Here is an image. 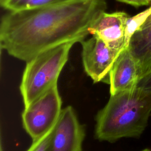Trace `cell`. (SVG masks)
Returning a JSON list of instances; mask_svg holds the SVG:
<instances>
[{"label": "cell", "mask_w": 151, "mask_h": 151, "mask_svg": "<svg viewBox=\"0 0 151 151\" xmlns=\"http://www.w3.org/2000/svg\"><path fill=\"white\" fill-rule=\"evenodd\" d=\"M106 8V0H67L9 12L1 21V46L11 56L28 62L57 45L84 40Z\"/></svg>", "instance_id": "6da1fadb"}, {"label": "cell", "mask_w": 151, "mask_h": 151, "mask_svg": "<svg viewBox=\"0 0 151 151\" xmlns=\"http://www.w3.org/2000/svg\"><path fill=\"white\" fill-rule=\"evenodd\" d=\"M151 113V93L137 86L110 97L96 117V137L114 142L137 137L144 132Z\"/></svg>", "instance_id": "7a4b0ae2"}, {"label": "cell", "mask_w": 151, "mask_h": 151, "mask_svg": "<svg viewBox=\"0 0 151 151\" xmlns=\"http://www.w3.org/2000/svg\"><path fill=\"white\" fill-rule=\"evenodd\" d=\"M75 43L70 41L57 45L26 62L19 87L25 107L57 84L59 75Z\"/></svg>", "instance_id": "3957f363"}, {"label": "cell", "mask_w": 151, "mask_h": 151, "mask_svg": "<svg viewBox=\"0 0 151 151\" xmlns=\"http://www.w3.org/2000/svg\"><path fill=\"white\" fill-rule=\"evenodd\" d=\"M61 104L57 84H55L25 107L22 114L23 126L32 142L54 127L61 114Z\"/></svg>", "instance_id": "277c9868"}, {"label": "cell", "mask_w": 151, "mask_h": 151, "mask_svg": "<svg viewBox=\"0 0 151 151\" xmlns=\"http://www.w3.org/2000/svg\"><path fill=\"white\" fill-rule=\"evenodd\" d=\"M82 60L84 70L94 83L102 81L109 73L122 52L109 47L98 37H92L81 42Z\"/></svg>", "instance_id": "5b68a950"}, {"label": "cell", "mask_w": 151, "mask_h": 151, "mask_svg": "<svg viewBox=\"0 0 151 151\" xmlns=\"http://www.w3.org/2000/svg\"><path fill=\"white\" fill-rule=\"evenodd\" d=\"M85 137L84 126L78 121L74 109H62L54 127L48 151H81Z\"/></svg>", "instance_id": "8992f818"}, {"label": "cell", "mask_w": 151, "mask_h": 151, "mask_svg": "<svg viewBox=\"0 0 151 151\" xmlns=\"http://www.w3.org/2000/svg\"><path fill=\"white\" fill-rule=\"evenodd\" d=\"M130 16L123 11L104 12L89 29V33L101 40L109 47L122 51L126 48L124 34Z\"/></svg>", "instance_id": "52a82bcc"}, {"label": "cell", "mask_w": 151, "mask_h": 151, "mask_svg": "<svg viewBox=\"0 0 151 151\" xmlns=\"http://www.w3.org/2000/svg\"><path fill=\"white\" fill-rule=\"evenodd\" d=\"M109 76L110 95L132 89L137 86L139 80L137 68L127 48L120 54Z\"/></svg>", "instance_id": "ba28073f"}, {"label": "cell", "mask_w": 151, "mask_h": 151, "mask_svg": "<svg viewBox=\"0 0 151 151\" xmlns=\"http://www.w3.org/2000/svg\"><path fill=\"white\" fill-rule=\"evenodd\" d=\"M127 49L136 64L140 80L151 71V27L136 31Z\"/></svg>", "instance_id": "9c48e42d"}, {"label": "cell", "mask_w": 151, "mask_h": 151, "mask_svg": "<svg viewBox=\"0 0 151 151\" xmlns=\"http://www.w3.org/2000/svg\"><path fill=\"white\" fill-rule=\"evenodd\" d=\"M67 0H0L1 6L9 12L41 8Z\"/></svg>", "instance_id": "30bf717a"}, {"label": "cell", "mask_w": 151, "mask_h": 151, "mask_svg": "<svg viewBox=\"0 0 151 151\" xmlns=\"http://www.w3.org/2000/svg\"><path fill=\"white\" fill-rule=\"evenodd\" d=\"M150 15L151 6L145 11L137 14L134 16L130 17L128 18L126 25L124 34L125 42L127 48L132 36L136 31L140 29V28L145 22L147 18Z\"/></svg>", "instance_id": "8fae6325"}, {"label": "cell", "mask_w": 151, "mask_h": 151, "mask_svg": "<svg viewBox=\"0 0 151 151\" xmlns=\"http://www.w3.org/2000/svg\"><path fill=\"white\" fill-rule=\"evenodd\" d=\"M54 127L41 138L36 141L32 142V145L27 151H48V147Z\"/></svg>", "instance_id": "7c38bea8"}, {"label": "cell", "mask_w": 151, "mask_h": 151, "mask_svg": "<svg viewBox=\"0 0 151 151\" xmlns=\"http://www.w3.org/2000/svg\"><path fill=\"white\" fill-rule=\"evenodd\" d=\"M137 87L146 91L151 93V71L139 80Z\"/></svg>", "instance_id": "4fadbf2b"}, {"label": "cell", "mask_w": 151, "mask_h": 151, "mask_svg": "<svg viewBox=\"0 0 151 151\" xmlns=\"http://www.w3.org/2000/svg\"><path fill=\"white\" fill-rule=\"evenodd\" d=\"M122 2H124L134 6H142L148 5L150 4V2L148 0H117Z\"/></svg>", "instance_id": "5bb4252c"}, {"label": "cell", "mask_w": 151, "mask_h": 151, "mask_svg": "<svg viewBox=\"0 0 151 151\" xmlns=\"http://www.w3.org/2000/svg\"><path fill=\"white\" fill-rule=\"evenodd\" d=\"M149 27H151V15L147 18L145 22L142 25V27L140 28H144Z\"/></svg>", "instance_id": "9a60e30c"}, {"label": "cell", "mask_w": 151, "mask_h": 151, "mask_svg": "<svg viewBox=\"0 0 151 151\" xmlns=\"http://www.w3.org/2000/svg\"><path fill=\"white\" fill-rule=\"evenodd\" d=\"M142 151H150V150L149 149H144V150H143Z\"/></svg>", "instance_id": "2e32d148"}, {"label": "cell", "mask_w": 151, "mask_h": 151, "mask_svg": "<svg viewBox=\"0 0 151 151\" xmlns=\"http://www.w3.org/2000/svg\"><path fill=\"white\" fill-rule=\"evenodd\" d=\"M148 1H149L150 2H151V0H148Z\"/></svg>", "instance_id": "e0dca14e"}]
</instances>
